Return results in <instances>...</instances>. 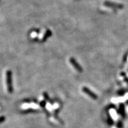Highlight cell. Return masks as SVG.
Listing matches in <instances>:
<instances>
[{"label": "cell", "mask_w": 128, "mask_h": 128, "mask_svg": "<svg viewBox=\"0 0 128 128\" xmlns=\"http://www.w3.org/2000/svg\"><path fill=\"white\" fill-rule=\"evenodd\" d=\"M44 104H45V103H44V102H42V103H41V106H44Z\"/></svg>", "instance_id": "7"}, {"label": "cell", "mask_w": 128, "mask_h": 128, "mask_svg": "<svg viewBox=\"0 0 128 128\" xmlns=\"http://www.w3.org/2000/svg\"><path fill=\"white\" fill-rule=\"evenodd\" d=\"M82 92H84V93L87 94L88 96H90L91 98L94 99V100H97V99L98 98V97H97V94L92 92V91H91L89 88H88L87 87H82Z\"/></svg>", "instance_id": "3"}, {"label": "cell", "mask_w": 128, "mask_h": 128, "mask_svg": "<svg viewBox=\"0 0 128 128\" xmlns=\"http://www.w3.org/2000/svg\"><path fill=\"white\" fill-rule=\"evenodd\" d=\"M70 63L72 65V66L74 67V68L76 69V70H77L79 72H81L82 71V68H81V66H80V65H79V64L76 62V60H75L74 58H70Z\"/></svg>", "instance_id": "4"}, {"label": "cell", "mask_w": 128, "mask_h": 128, "mask_svg": "<svg viewBox=\"0 0 128 128\" xmlns=\"http://www.w3.org/2000/svg\"><path fill=\"white\" fill-rule=\"evenodd\" d=\"M104 4L106 6H108V7H110L112 8H123L124 7V6L121 4H118V3L116 2H110V1H105L104 2Z\"/></svg>", "instance_id": "2"}, {"label": "cell", "mask_w": 128, "mask_h": 128, "mask_svg": "<svg viewBox=\"0 0 128 128\" xmlns=\"http://www.w3.org/2000/svg\"><path fill=\"white\" fill-rule=\"evenodd\" d=\"M35 108V109H38V108H39V106L36 105V104H24L22 106V108Z\"/></svg>", "instance_id": "5"}, {"label": "cell", "mask_w": 128, "mask_h": 128, "mask_svg": "<svg viewBox=\"0 0 128 128\" xmlns=\"http://www.w3.org/2000/svg\"><path fill=\"white\" fill-rule=\"evenodd\" d=\"M50 35H51V32H50V30H47V31L46 32L45 34H44V39H42V40L44 41V40L46 39V38H48V37H49V36H50Z\"/></svg>", "instance_id": "6"}, {"label": "cell", "mask_w": 128, "mask_h": 128, "mask_svg": "<svg viewBox=\"0 0 128 128\" xmlns=\"http://www.w3.org/2000/svg\"><path fill=\"white\" fill-rule=\"evenodd\" d=\"M12 75L11 71H7L6 73V80H7V89L9 92H12Z\"/></svg>", "instance_id": "1"}]
</instances>
